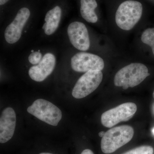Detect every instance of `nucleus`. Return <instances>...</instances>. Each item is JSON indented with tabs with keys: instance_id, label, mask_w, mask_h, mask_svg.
<instances>
[{
	"instance_id": "obj_8",
	"label": "nucleus",
	"mask_w": 154,
	"mask_h": 154,
	"mask_svg": "<svg viewBox=\"0 0 154 154\" xmlns=\"http://www.w3.org/2000/svg\"><path fill=\"white\" fill-rule=\"evenodd\" d=\"M69 39L73 46L81 51H86L90 47V40L88 29L82 22H75L67 28Z\"/></svg>"
},
{
	"instance_id": "obj_22",
	"label": "nucleus",
	"mask_w": 154,
	"mask_h": 154,
	"mask_svg": "<svg viewBox=\"0 0 154 154\" xmlns=\"http://www.w3.org/2000/svg\"><path fill=\"white\" fill-rule=\"evenodd\" d=\"M153 98H154V91L153 92Z\"/></svg>"
},
{
	"instance_id": "obj_2",
	"label": "nucleus",
	"mask_w": 154,
	"mask_h": 154,
	"mask_svg": "<svg viewBox=\"0 0 154 154\" xmlns=\"http://www.w3.org/2000/svg\"><path fill=\"white\" fill-rule=\"evenodd\" d=\"M134 131L131 126L124 125L113 128L105 132L101 147L105 154H110L128 143L132 139Z\"/></svg>"
},
{
	"instance_id": "obj_3",
	"label": "nucleus",
	"mask_w": 154,
	"mask_h": 154,
	"mask_svg": "<svg viewBox=\"0 0 154 154\" xmlns=\"http://www.w3.org/2000/svg\"><path fill=\"white\" fill-rule=\"evenodd\" d=\"M143 6L140 2L129 0L119 7L115 15V21L119 28L125 30L132 29L140 20Z\"/></svg>"
},
{
	"instance_id": "obj_17",
	"label": "nucleus",
	"mask_w": 154,
	"mask_h": 154,
	"mask_svg": "<svg viewBox=\"0 0 154 154\" xmlns=\"http://www.w3.org/2000/svg\"><path fill=\"white\" fill-rule=\"evenodd\" d=\"M81 154H94L93 151L89 149L84 150Z\"/></svg>"
},
{
	"instance_id": "obj_15",
	"label": "nucleus",
	"mask_w": 154,
	"mask_h": 154,
	"mask_svg": "<svg viewBox=\"0 0 154 154\" xmlns=\"http://www.w3.org/2000/svg\"><path fill=\"white\" fill-rule=\"evenodd\" d=\"M153 149L151 146H143L132 149L122 154H153Z\"/></svg>"
},
{
	"instance_id": "obj_20",
	"label": "nucleus",
	"mask_w": 154,
	"mask_h": 154,
	"mask_svg": "<svg viewBox=\"0 0 154 154\" xmlns=\"http://www.w3.org/2000/svg\"><path fill=\"white\" fill-rule=\"evenodd\" d=\"M39 154H53L51 153H40Z\"/></svg>"
},
{
	"instance_id": "obj_6",
	"label": "nucleus",
	"mask_w": 154,
	"mask_h": 154,
	"mask_svg": "<svg viewBox=\"0 0 154 154\" xmlns=\"http://www.w3.org/2000/svg\"><path fill=\"white\" fill-rule=\"evenodd\" d=\"M137 110V106L133 102H127L107 110L101 116V122L103 126L111 128L121 122L131 119Z\"/></svg>"
},
{
	"instance_id": "obj_16",
	"label": "nucleus",
	"mask_w": 154,
	"mask_h": 154,
	"mask_svg": "<svg viewBox=\"0 0 154 154\" xmlns=\"http://www.w3.org/2000/svg\"><path fill=\"white\" fill-rule=\"evenodd\" d=\"M42 54L39 51H35L30 54L28 57V60L33 65L38 64L42 59Z\"/></svg>"
},
{
	"instance_id": "obj_21",
	"label": "nucleus",
	"mask_w": 154,
	"mask_h": 154,
	"mask_svg": "<svg viewBox=\"0 0 154 154\" xmlns=\"http://www.w3.org/2000/svg\"><path fill=\"white\" fill-rule=\"evenodd\" d=\"M152 132L153 134L154 135V128H153L152 130Z\"/></svg>"
},
{
	"instance_id": "obj_1",
	"label": "nucleus",
	"mask_w": 154,
	"mask_h": 154,
	"mask_svg": "<svg viewBox=\"0 0 154 154\" xmlns=\"http://www.w3.org/2000/svg\"><path fill=\"white\" fill-rule=\"evenodd\" d=\"M149 75L148 69L145 65L131 63L120 69L116 73L114 77V85L127 90L137 86Z\"/></svg>"
},
{
	"instance_id": "obj_10",
	"label": "nucleus",
	"mask_w": 154,
	"mask_h": 154,
	"mask_svg": "<svg viewBox=\"0 0 154 154\" xmlns=\"http://www.w3.org/2000/svg\"><path fill=\"white\" fill-rule=\"evenodd\" d=\"M56 65V58L51 53L45 54L40 62L29 69V76L33 81L41 82L51 74Z\"/></svg>"
},
{
	"instance_id": "obj_18",
	"label": "nucleus",
	"mask_w": 154,
	"mask_h": 154,
	"mask_svg": "<svg viewBox=\"0 0 154 154\" xmlns=\"http://www.w3.org/2000/svg\"><path fill=\"white\" fill-rule=\"evenodd\" d=\"M9 0H0V5H5L7 2H8Z\"/></svg>"
},
{
	"instance_id": "obj_12",
	"label": "nucleus",
	"mask_w": 154,
	"mask_h": 154,
	"mask_svg": "<svg viewBox=\"0 0 154 154\" xmlns=\"http://www.w3.org/2000/svg\"><path fill=\"white\" fill-rule=\"evenodd\" d=\"M61 13V9L57 6L47 12L45 19V23L42 26L46 35H51L55 32L59 25Z\"/></svg>"
},
{
	"instance_id": "obj_19",
	"label": "nucleus",
	"mask_w": 154,
	"mask_h": 154,
	"mask_svg": "<svg viewBox=\"0 0 154 154\" xmlns=\"http://www.w3.org/2000/svg\"><path fill=\"white\" fill-rule=\"evenodd\" d=\"M105 134V132L104 131H102L99 133V136L100 137H102L104 136V135Z\"/></svg>"
},
{
	"instance_id": "obj_7",
	"label": "nucleus",
	"mask_w": 154,
	"mask_h": 154,
	"mask_svg": "<svg viewBox=\"0 0 154 154\" xmlns=\"http://www.w3.org/2000/svg\"><path fill=\"white\" fill-rule=\"evenodd\" d=\"M71 65L72 69L79 72L91 70L102 71L105 66L104 60L99 56L85 52L78 53L72 57Z\"/></svg>"
},
{
	"instance_id": "obj_11",
	"label": "nucleus",
	"mask_w": 154,
	"mask_h": 154,
	"mask_svg": "<svg viewBox=\"0 0 154 154\" xmlns=\"http://www.w3.org/2000/svg\"><path fill=\"white\" fill-rule=\"evenodd\" d=\"M16 125V114L13 108L8 107L0 118V143H5L13 137Z\"/></svg>"
},
{
	"instance_id": "obj_9",
	"label": "nucleus",
	"mask_w": 154,
	"mask_h": 154,
	"mask_svg": "<svg viewBox=\"0 0 154 154\" xmlns=\"http://www.w3.org/2000/svg\"><path fill=\"white\" fill-rule=\"evenodd\" d=\"M30 14L29 9L22 8L18 11L14 21L7 27L5 30V37L6 41L9 44H14L19 41Z\"/></svg>"
},
{
	"instance_id": "obj_5",
	"label": "nucleus",
	"mask_w": 154,
	"mask_h": 154,
	"mask_svg": "<svg viewBox=\"0 0 154 154\" xmlns=\"http://www.w3.org/2000/svg\"><path fill=\"white\" fill-rule=\"evenodd\" d=\"M102 79V71L96 70L86 72L77 81L72 91V95L75 99L85 98L99 87Z\"/></svg>"
},
{
	"instance_id": "obj_14",
	"label": "nucleus",
	"mask_w": 154,
	"mask_h": 154,
	"mask_svg": "<svg viewBox=\"0 0 154 154\" xmlns=\"http://www.w3.org/2000/svg\"><path fill=\"white\" fill-rule=\"evenodd\" d=\"M141 41L152 48L154 55V28H149L143 31L141 35Z\"/></svg>"
},
{
	"instance_id": "obj_4",
	"label": "nucleus",
	"mask_w": 154,
	"mask_h": 154,
	"mask_svg": "<svg viewBox=\"0 0 154 154\" xmlns=\"http://www.w3.org/2000/svg\"><path fill=\"white\" fill-rule=\"evenodd\" d=\"M29 113L52 126H57L62 117L61 111L51 102L38 99L27 109Z\"/></svg>"
},
{
	"instance_id": "obj_13",
	"label": "nucleus",
	"mask_w": 154,
	"mask_h": 154,
	"mask_svg": "<svg viewBox=\"0 0 154 154\" xmlns=\"http://www.w3.org/2000/svg\"><path fill=\"white\" fill-rule=\"evenodd\" d=\"M97 6L96 0H81L80 11L83 19L89 23H96L98 17L94 11Z\"/></svg>"
}]
</instances>
